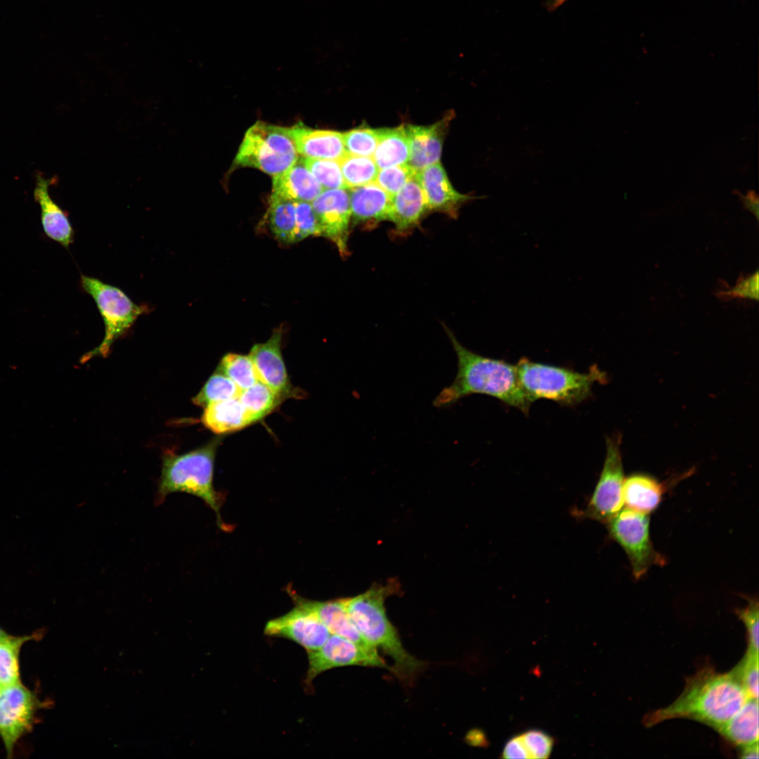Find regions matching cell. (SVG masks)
Here are the masks:
<instances>
[{
    "label": "cell",
    "mask_w": 759,
    "mask_h": 759,
    "mask_svg": "<svg viewBox=\"0 0 759 759\" xmlns=\"http://www.w3.org/2000/svg\"><path fill=\"white\" fill-rule=\"evenodd\" d=\"M749 698L731 671L719 673L706 666L686 680L682 692L673 703L647 714L642 722L649 727L667 720L687 718L715 730Z\"/></svg>",
    "instance_id": "obj_1"
},
{
    "label": "cell",
    "mask_w": 759,
    "mask_h": 759,
    "mask_svg": "<svg viewBox=\"0 0 759 759\" xmlns=\"http://www.w3.org/2000/svg\"><path fill=\"white\" fill-rule=\"evenodd\" d=\"M444 328L457 356L458 371L453 382L434 398V406L448 408L469 395L484 394L527 413L532 402L520 384L516 365L469 350Z\"/></svg>",
    "instance_id": "obj_2"
},
{
    "label": "cell",
    "mask_w": 759,
    "mask_h": 759,
    "mask_svg": "<svg viewBox=\"0 0 759 759\" xmlns=\"http://www.w3.org/2000/svg\"><path fill=\"white\" fill-rule=\"evenodd\" d=\"M395 585H372L365 592L344 598L346 611L362 636L381 649L394 662L391 671L406 685L412 684L426 663L404 648L399 635L388 618L384 606L387 597L394 593Z\"/></svg>",
    "instance_id": "obj_3"
},
{
    "label": "cell",
    "mask_w": 759,
    "mask_h": 759,
    "mask_svg": "<svg viewBox=\"0 0 759 759\" xmlns=\"http://www.w3.org/2000/svg\"><path fill=\"white\" fill-rule=\"evenodd\" d=\"M218 444V439L213 440L199 449L184 454L166 451L162 457L155 504H162L172 493L193 495L214 510L219 526L223 528L220 514L222 495L213 486L214 456Z\"/></svg>",
    "instance_id": "obj_4"
},
{
    "label": "cell",
    "mask_w": 759,
    "mask_h": 759,
    "mask_svg": "<svg viewBox=\"0 0 759 759\" xmlns=\"http://www.w3.org/2000/svg\"><path fill=\"white\" fill-rule=\"evenodd\" d=\"M520 384L529 400L548 399L573 406L589 398L593 384L606 379L604 372L592 366L587 372L521 358L517 365Z\"/></svg>",
    "instance_id": "obj_5"
},
{
    "label": "cell",
    "mask_w": 759,
    "mask_h": 759,
    "mask_svg": "<svg viewBox=\"0 0 759 759\" xmlns=\"http://www.w3.org/2000/svg\"><path fill=\"white\" fill-rule=\"evenodd\" d=\"M298 157L287 127L258 121L247 130L234 163L274 177L289 169Z\"/></svg>",
    "instance_id": "obj_6"
},
{
    "label": "cell",
    "mask_w": 759,
    "mask_h": 759,
    "mask_svg": "<svg viewBox=\"0 0 759 759\" xmlns=\"http://www.w3.org/2000/svg\"><path fill=\"white\" fill-rule=\"evenodd\" d=\"M81 286L95 301L105 325V336L101 343L84 356L86 361L96 356H106L115 340L133 325L136 319L148 309L135 304L122 290L100 280L81 276Z\"/></svg>",
    "instance_id": "obj_7"
},
{
    "label": "cell",
    "mask_w": 759,
    "mask_h": 759,
    "mask_svg": "<svg viewBox=\"0 0 759 759\" xmlns=\"http://www.w3.org/2000/svg\"><path fill=\"white\" fill-rule=\"evenodd\" d=\"M609 537L624 550L632 574L638 580L654 565L663 566L665 558L654 547L650 538V517L628 507L621 509L606 523Z\"/></svg>",
    "instance_id": "obj_8"
},
{
    "label": "cell",
    "mask_w": 759,
    "mask_h": 759,
    "mask_svg": "<svg viewBox=\"0 0 759 759\" xmlns=\"http://www.w3.org/2000/svg\"><path fill=\"white\" fill-rule=\"evenodd\" d=\"M624 480L619 439L607 438L603 467L583 516L604 524L610 520L622 509Z\"/></svg>",
    "instance_id": "obj_9"
},
{
    "label": "cell",
    "mask_w": 759,
    "mask_h": 759,
    "mask_svg": "<svg viewBox=\"0 0 759 759\" xmlns=\"http://www.w3.org/2000/svg\"><path fill=\"white\" fill-rule=\"evenodd\" d=\"M41 703L21 682L0 691V737L7 757L13 755L20 739L32 730Z\"/></svg>",
    "instance_id": "obj_10"
},
{
    "label": "cell",
    "mask_w": 759,
    "mask_h": 759,
    "mask_svg": "<svg viewBox=\"0 0 759 759\" xmlns=\"http://www.w3.org/2000/svg\"><path fill=\"white\" fill-rule=\"evenodd\" d=\"M306 653L309 668L304 683L309 689L318 675L335 668L358 666L391 671V667L379 654H370L352 641L335 634L330 635L322 647Z\"/></svg>",
    "instance_id": "obj_11"
},
{
    "label": "cell",
    "mask_w": 759,
    "mask_h": 759,
    "mask_svg": "<svg viewBox=\"0 0 759 759\" xmlns=\"http://www.w3.org/2000/svg\"><path fill=\"white\" fill-rule=\"evenodd\" d=\"M264 634L294 642L306 652L322 647L331 635L314 613L299 604L284 615L268 621Z\"/></svg>",
    "instance_id": "obj_12"
},
{
    "label": "cell",
    "mask_w": 759,
    "mask_h": 759,
    "mask_svg": "<svg viewBox=\"0 0 759 759\" xmlns=\"http://www.w3.org/2000/svg\"><path fill=\"white\" fill-rule=\"evenodd\" d=\"M348 190L325 189L311 202L321 236L330 240L342 256L348 254L347 242L351 220Z\"/></svg>",
    "instance_id": "obj_13"
},
{
    "label": "cell",
    "mask_w": 759,
    "mask_h": 759,
    "mask_svg": "<svg viewBox=\"0 0 759 759\" xmlns=\"http://www.w3.org/2000/svg\"><path fill=\"white\" fill-rule=\"evenodd\" d=\"M281 331L276 330L264 343L254 345L249 353L258 380L280 398L293 394L281 353Z\"/></svg>",
    "instance_id": "obj_14"
},
{
    "label": "cell",
    "mask_w": 759,
    "mask_h": 759,
    "mask_svg": "<svg viewBox=\"0 0 759 759\" xmlns=\"http://www.w3.org/2000/svg\"><path fill=\"white\" fill-rule=\"evenodd\" d=\"M429 211L456 218L460 208L474 197L454 189L447 174L438 162L417 172Z\"/></svg>",
    "instance_id": "obj_15"
},
{
    "label": "cell",
    "mask_w": 759,
    "mask_h": 759,
    "mask_svg": "<svg viewBox=\"0 0 759 759\" xmlns=\"http://www.w3.org/2000/svg\"><path fill=\"white\" fill-rule=\"evenodd\" d=\"M295 604L302 606L314 613L331 634L345 637L372 654H379L377 649L369 643L360 633L351 621L344 599L330 601H313L290 593Z\"/></svg>",
    "instance_id": "obj_16"
},
{
    "label": "cell",
    "mask_w": 759,
    "mask_h": 759,
    "mask_svg": "<svg viewBox=\"0 0 759 759\" xmlns=\"http://www.w3.org/2000/svg\"><path fill=\"white\" fill-rule=\"evenodd\" d=\"M450 118H443L429 126L405 127L410 148L408 164L413 170L418 172L439 162Z\"/></svg>",
    "instance_id": "obj_17"
},
{
    "label": "cell",
    "mask_w": 759,
    "mask_h": 759,
    "mask_svg": "<svg viewBox=\"0 0 759 759\" xmlns=\"http://www.w3.org/2000/svg\"><path fill=\"white\" fill-rule=\"evenodd\" d=\"M287 129L298 154L302 157L339 160L347 153L340 132L315 129L301 123Z\"/></svg>",
    "instance_id": "obj_18"
},
{
    "label": "cell",
    "mask_w": 759,
    "mask_h": 759,
    "mask_svg": "<svg viewBox=\"0 0 759 759\" xmlns=\"http://www.w3.org/2000/svg\"><path fill=\"white\" fill-rule=\"evenodd\" d=\"M427 211L425 196L416 172L391 197L388 221L394 223L397 234L404 235L420 223Z\"/></svg>",
    "instance_id": "obj_19"
},
{
    "label": "cell",
    "mask_w": 759,
    "mask_h": 759,
    "mask_svg": "<svg viewBox=\"0 0 759 759\" xmlns=\"http://www.w3.org/2000/svg\"><path fill=\"white\" fill-rule=\"evenodd\" d=\"M53 180L37 175L34 199L40 207V219L44 235L68 248L74 240V229L68 214L51 198L48 188Z\"/></svg>",
    "instance_id": "obj_20"
},
{
    "label": "cell",
    "mask_w": 759,
    "mask_h": 759,
    "mask_svg": "<svg viewBox=\"0 0 759 759\" xmlns=\"http://www.w3.org/2000/svg\"><path fill=\"white\" fill-rule=\"evenodd\" d=\"M351 220L373 225L388 220L391 197L375 182L349 189Z\"/></svg>",
    "instance_id": "obj_21"
},
{
    "label": "cell",
    "mask_w": 759,
    "mask_h": 759,
    "mask_svg": "<svg viewBox=\"0 0 759 759\" xmlns=\"http://www.w3.org/2000/svg\"><path fill=\"white\" fill-rule=\"evenodd\" d=\"M324 189L305 166L303 158L273 177L272 194L292 201L311 202Z\"/></svg>",
    "instance_id": "obj_22"
},
{
    "label": "cell",
    "mask_w": 759,
    "mask_h": 759,
    "mask_svg": "<svg viewBox=\"0 0 759 759\" xmlns=\"http://www.w3.org/2000/svg\"><path fill=\"white\" fill-rule=\"evenodd\" d=\"M666 489L663 483L650 475L632 474L624 480L623 502L628 508L649 514L659 506Z\"/></svg>",
    "instance_id": "obj_23"
},
{
    "label": "cell",
    "mask_w": 759,
    "mask_h": 759,
    "mask_svg": "<svg viewBox=\"0 0 759 759\" xmlns=\"http://www.w3.org/2000/svg\"><path fill=\"white\" fill-rule=\"evenodd\" d=\"M715 731L739 747L758 742V699L749 698L731 718Z\"/></svg>",
    "instance_id": "obj_24"
},
{
    "label": "cell",
    "mask_w": 759,
    "mask_h": 759,
    "mask_svg": "<svg viewBox=\"0 0 759 759\" xmlns=\"http://www.w3.org/2000/svg\"><path fill=\"white\" fill-rule=\"evenodd\" d=\"M204 408L202 422L216 434L235 431L252 423L238 397L214 402Z\"/></svg>",
    "instance_id": "obj_25"
},
{
    "label": "cell",
    "mask_w": 759,
    "mask_h": 759,
    "mask_svg": "<svg viewBox=\"0 0 759 759\" xmlns=\"http://www.w3.org/2000/svg\"><path fill=\"white\" fill-rule=\"evenodd\" d=\"M409 155L405 127L378 129V143L372 158L379 169L406 164Z\"/></svg>",
    "instance_id": "obj_26"
},
{
    "label": "cell",
    "mask_w": 759,
    "mask_h": 759,
    "mask_svg": "<svg viewBox=\"0 0 759 759\" xmlns=\"http://www.w3.org/2000/svg\"><path fill=\"white\" fill-rule=\"evenodd\" d=\"M269 226L282 242H294L295 209L294 201L272 194L267 211Z\"/></svg>",
    "instance_id": "obj_27"
},
{
    "label": "cell",
    "mask_w": 759,
    "mask_h": 759,
    "mask_svg": "<svg viewBox=\"0 0 759 759\" xmlns=\"http://www.w3.org/2000/svg\"><path fill=\"white\" fill-rule=\"evenodd\" d=\"M39 635L0 636V682L3 687L20 682L19 655L22 645Z\"/></svg>",
    "instance_id": "obj_28"
},
{
    "label": "cell",
    "mask_w": 759,
    "mask_h": 759,
    "mask_svg": "<svg viewBox=\"0 0 759 759\" xmlns=\"http://www.w3.org/2000/svg\"><path fill=\"white\" fill-rule=\"evenodd\" d=\"M238 397L252 423L268 415L276 407L281 399L272 389L260 381L240 391Z\"/></svg>",
    "instance_id": "obj_29"
},
{
    "label": "cell",
    "mask_w": 759,
    "mask_h": 759,
    "mask_svg": "<svg viewBox=\"0 0 759 759\" xmlns=\"http://www.w3.org/2000/svg\"><path fill=\"white\" fill-rule=\"evenodd\" d=\"M339 162L347 189L375 181L379 168L372 157L346 153Z\"/></svg>",
    "instance_id": "obj_30"
},
{
    "label": "cell",
    "mask_w": 759,
    "mask_h": 759,
    "mask_svg": "<svg viewBox=\"0 0 759 759\" xmlns=\"http://www.w3.org/2000/svg\"><path fill=\"white\" fill-rule=\"evenodd\" d=\"M219 370L232 380L240 391L259 381L249 355L226 354L221 361Z\"/></svg>",
    "instance_id": "obj_31"
},
{
    "label": "cell",
    "mask_w": 759,
    "mask_h": 759,
    "mask_svg": "<svg viewBox=\"0 0 759 759\" xmlns=\"http://www.w3.org/2000/svg\"><path fill=\"white\" fill-rule=\"evenodd\" d=\"M240 392L232 380L218 371L209 378L193 401L197 406L205 408L214 402L238 397Z\"/></svg>",
    "instance_id": "obj_32"
},
{
    "label": "cell",
    "mask_w": 759,
    "mask_h": 759,
    "mask_svg": "<svg viewBox=\"0 0 759 759\" xmlns=\"http://www.w3.org/2000/svg\"><path fill=\"white\" fill-rule=\"evenodd\" d=\"M303 161L324 190L346 188L339 160L303 158Z\"/></svg>",
    "instance_id": "obj_33"
},
{
    "label": "cell",
    "mask_w": 759,
    "mask_h": 759,
    "mask_svg": "<svg viewBox=\"0 0 759 759\" xmlns=\"http://www.w3.org/2000/svg\"><path fill=\"white\" fill-rule=\"evenodd\" d=\"M342 134L347 153L372 157L378 143V129L356 128Z\"/></svg>",
    "instance_id": "obj_34"
},
{
    "label": "cell",
    "mask_w": 759,
    "mask_h": 759,
    "mask_svg": "<svg viewBox=\"0 0 759 759\" xmlns=\"http://www.w3.org/2000/svg\"><path fill=\"white\" fill-rule=\"evenodd\" d=\"M758 653L747 649L744 657L730 670L750 698L758 699Z\"/></svg>",
    "instance_id": "obj_35"
},
{
    "label": "cell",
    "mask_w": 759,
    "mask_h": 759,
    "mask_svg": "<svg viewBox=\"0 0 759 759\" xmlns=\"http://www.w3.org/2000/svg\"><path fill=\"white\" fill-rule=\"evenodd\" d=\"M295 209V242L309 236H321L319 223L311 202H294Z\"/></svg>",
    "instance_id": "obj_36"
},
{
    "label": "cell",
    "mask_w": 759,
    "mask_h": 759,
    "mask_svg": "<svg viewBox=\"0 0 759 759\" xmlns=\"http://www.w3.org/2000/svg\"><path fill=\"white\" fill-rule=\"evenodd\" d=\"M415 173L408 164L387 167L379 170L375 182L392 197Z\"/></svg>",
    "instance_id": "obj_37"
},
{
    "label": "cell",
    "mask_w": 759,
    "mask_h": 759,
    "mask_svg": "<svg viewBox=\"0 0 759 759\" xmlns=\"http://www.w3.org/2000/svg\"><path fill=\"white\" fill-rule=\"evenodd\" d=\"M747 606L735 611L739 618L744 623L748 635V647L752 651L758 653V600L757 597H746Z\"/></svg>",
    "instance_id": "obj_38"
},
{
    "label": "cell",
    "mask_w": 759,
    "mask_h": 759,
    "mask_svg": "<svg viewBox=\"0 0 759 759\" xmlns=\"http://www.w3.org/2000/svg\"><path fill=\"white\" fill-rule=\"evenodd\" d=\"M521 737L531 758H549L553 746V739L547 733L538 729H531L522 733Z\"/></svg>",
    "instance_id": "obj_39"
},
{
    "label": "cell",
    "mask_w": 759,
    "mask_h": 759,
    "mask_svg": "<svg viewBox=\"0 0 759 759\" xmlns=\"http://www.w3.org/2000/svg\"><path fill=\"white\" fill-rule=\"evenodd\" d=\"M758 278V271H756L749 276L741 277L733 287L720 291L716 294L719 298L724 299L741 298L757 301L759 292Z\"/></svg>",
    "instance_id": "obj_40"
},
{
    "label": "cell",
    "mask_w": 759,
    "mask_h": 759,
    "mask_svg": "<svg viewBox=\"0 0 759 759\" xmlns=\"http://www.w3.org/2000/svg\"><path fill=\"white\" fill-rule=\"evenodd\" d=\"M502 758H531L521 734L511 738L506 743L502 753Z\"/></svg>",
    "instance_id": "obj_41"
},
{
    "label": "cell",
    "mask_w": 759,
    "mask_h": 759,
    "mask_svg": "<svg viewBox=\"0 0 759 759\" xmlns=\"http://www.w3.org/2000/svg\"><path fill=\"white\" fill-rule=\"evenodd\" d=\"M744 207L751 212L756 219H758V197L754 190H750L747 193L740 195Z\"/></svg>",
    "instance_id": "obj_42"
},
{
    "label": "cell",
    "mask_w": 759,
    "mask_h": 759,
    "mask_svg": "<svg viewBox=\"0 0 759 759\" xmlns=\"http://www.w3.org/2000/svg\"><path fill=\"white\" fill-rule=\"evenodd\" d=\"M758 742L740 747L739 757L741 758H758Z\"/></svg>",
    "instance_id": "obj_43"
},
{
    "label": "cell",
    "mask_w": 759,
    "mask_h": 759,
    "mask_svg": "<svg viewBox=\"0 0 759 759\" xmlns=\"http://www.w3.org/2000/svg\"><path fill=\"white\" fill-rule=\"evenodd\" d=\"M569 0H547L546 7L548 11H553Z\"/></svg>",
    "instance_id": "obj_44"
},
{
    "label": "cell",
    "mask_w": 759,
    "mask_h": 759,
    "mask_svg": "<svg viewBox=\"0 0 759 759\" xmlns=\"http://www.w3.org/2000/svg\"><path fill=\"white\" fill-rule=\"evenodd\" d=\"M4 630H1V628H0V636H1V635H2L3 633H4Z\"/></svg>",
    "instance_id": "obj_45"
},
{
    "label": "cell",
    "mask_w": 759,
    "mask_h": 759,
    "mask_svg": "<svg viewBox=\"0 0 759 759\" xmlns=\"http://www.w3.org/2000/svg\"><path fill=\"white\" fill-rule=\"evenodd\" d=\"M2 687H3V686H2V685H1V682H0V691H1V689H2Z\"/></svg>",
    "instance_id": "obj_46"
}]
</instances>
